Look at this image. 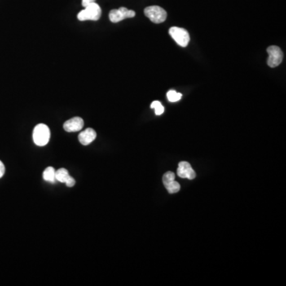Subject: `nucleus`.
Segmentation results:
<instances>
[{"label":"nucleus","mask_w":286,"mask_h":286,"mask_svg":"<svg viewBox=\"0 0 286 286\" xmlns=\"http://www.w3.org/2000/svg\"><path fill=\"white\" fill-rule=\"evenodd\" d=\"M50 130L48 126L40 124L36 126L33 132V142L37 146H44L50 141Z\"/></svg>","instance_id":"1"},{"label":"nucleus","mask_w":286,"mask_h":286,"mask_svg":"<svg viewBox=\"0 0 286 286\" xmlns=\"http://www.w3.org/2000/svg\"><path fill=\"white\" fill-rule=\"evenodd\" d=\"M101 14L102 11L100 6L95 2H93L85 6V9L79 13L77 19L82 22L87 20L97 21L100 19Z\"/></svg>","instance_id":"2"},{"label":"nucleus","mask_w":286,"mask_h":286,"mask_svg":"<svg viewBox=\"0 0 286 286\" xmlns=\"http://www.w3.org/2000/svg\"><path fill=\"white\" fill-rule=\"evenodd\" d=\"M145 15H146L151 22L154 23H164L167 18V13L161 6H147L144 10Z\"/></svg>","instance_id":"3"},{"label":"nucleus","mask_w":286,"mask_h":286,"mask_svg":"<svg viewBox=\"0 0 286 286\" xmlns=\"http://www.w3.org/2000/svg\"><path fill=\"white\" fill-rule=\"evenodd\" d=\"M169 35L181 47H186L190 43V33L184 28L181 27H171L169 31Z\"/></svg>","instance_id":"4"},{"label":"nucleus","mask_w":286,"mask_h":286,"mask_svg":"<svg viewBox=\"0 0 286 286\" xmlns=\"http://www.w3.org/2000/svg\"><path fill=\"white\" fill-rule=\"evenodd\" d=\"M134 10H128L126 7H120L119 9L111 10L109 13V19L111 23H116L126 19H130L135 16Z\"/></svg>","instance_id":"5"},{"label":"nucleus","mask_w":286,"mask_h":286,"mask_svg":"<svg viewBox=\"0 0 286 286\" xmlns=\"http://www.w3.org/2000/svg\"><path fill=\"white\" fill-rule=\"evenodd\" d=\"M267 53L269 54L267 64L270 68H275L280 65L283 60V53L282 50L276 45H271L267 48Z\"/></svg>","instance_id":"6"},{"label":"nucleus","mask_w":286,"mask_h":286,"mask_svg":"<svg viewBox=\"0 0 286 286\" xmlns=\"http://www.w3.org/2000/svg\"><path fill=\"white\" fill-rule=\"evenodd\" d=\"M163 184L169 193H177L180 191L181 186L175 181V174L173 172H167L162 178Z\"/></svg>","instance_id":"7"},{"label":"nucleus","mask_w":286,"mask_h":286,"mask_svg":"<svg viewBox=\"0 0 286 286\" xmlns=\"http://www.w3.org/2000/svg\"><path fill=\"white\" fill-rule=\"evenodd\" d=\"M177 175L181 178L193 180L196 177V173L191 168L190 163L187 161H181L177 169Z\"/></svg>","instance_id":"8"},{"label":"nucleus","mask_w":286,"mask_h":286,"mask_svg":"<svg viewBox=\"0 0 286 286\" xmlns=\"http://www.w3.org/2000/svg\"><path fill=\"white\" fill-rule=\"evenodd\" d=\"M56 181H60L62 183H65L68 187H73L76 184L74 178L71 177L67 169L62 168L55 172Z\"/></svg>","instance_id":"9"},{"label":"nucleus","mask_w":286,"mask_h":286,"mask_svg":"<svg viewBox=\"0 0 286 286\" xmlns=\"http://www.w3.org/2000/svg\"><path fill=\"white\" fill-rule=\"evenodd\" d=\"M84 120L81 117L72 118L64 124V129L67 132H76L81 130L84 127Z\"/></svg>","instance_id":"10"},{"label":"nucleus","mask_w":286,"mask_h":286,"mask_svg":"<svg viewBox=\"0 0 286 286\" xmlns=\"http://www.w3.org/2000/svg\"><path fill=\"white\" fill-rule=\"evenodd\" d=\"M96 138V132L93 130V128H87L86 130L81 132L79 134V141L84 146H88L91 144Z\"/></svg>","instance_id":"11"},{"label":"nucleus","mask_w":286,"mask_h":286,"mask_svg":"<svg viewBox=\"0 0 286 286\" xmlns=\"http://www.w3.org/2000/svg\"><path fill=\"white\" fill-rule=\"evenodd\" d=\"M55 172L54 167H48L45 169L43 173V179L45 181H49L54 183L56 181Z\"/></svg>","instance_id":"12"},{"label":"nucleus","mask_w":286,"mask_h":286,"mask_svg":"<svg viewBox=\"0 0 286 286\" xmlns=\"http://www.w3.org/2000/svg\"><path fill=\"white\" fill-rule=\"evenodd\" d=\"M181 97H182V94L177 93L174 90H170L167 93V98L171 103H175V102L179 101L181 99Z\"/></svg>","instance_id":"13"},{"label":"nucleus","mask_w":286,"mask_h":286,"mask_svg":"<svg viewBox=\"0 0 286 286\" xmlns=\"http://www.w3.org/2000/svg\"><path fill=\"white\" fill-rule=\"evenodd\" d=\"M151 108L155 110V114L157 116H161L164 112V107L159 101H154L151 105Z\"/></svg>","instance_id":"14"},{"label":"nucleus","mask_w":286,"mask_h":286,"mask_svg":"<svg viewBox=\"0 0 286 286\" xmlns=\"http://www.w3.org/2000/svg\"><path fill=\"white\" fill-rule=\"evenodd\" d=\"M5 173V166L3 165V163L0 161V178L2 177V176L4 175Z\"/></svg>","instance_id":"15"},{"label":"nucleus","mask_w":286,"mask_h":286,"mask_svg":"<svg viewBox=\"0 0 286 286\" xmlns=\"http://www.w3.org/2000/svg\"><path fill=\"white\" fill-rule=\"evenodd\" d=\"M95 0H82V6L84 7L88 6V5L93 3V2H95Z\"/></svg>","instance_id":"16"}]
</instances>
